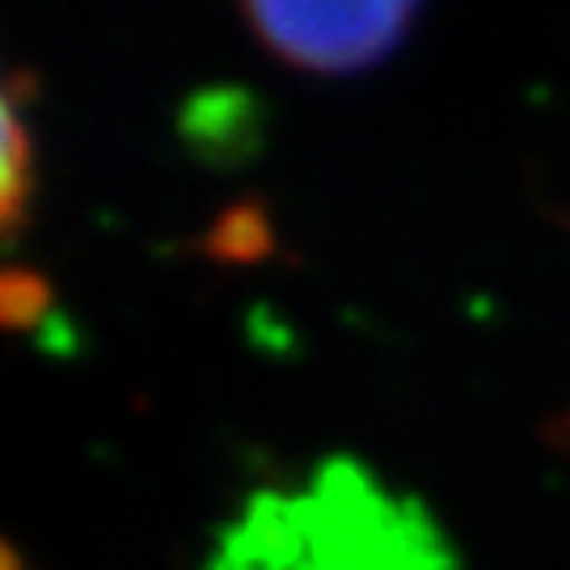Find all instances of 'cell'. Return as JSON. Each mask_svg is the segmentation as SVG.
<instances>
[{
    "instance_id": "cell-1",
    "label": "cell",
    "mask_w": 570,
    "mask_h": 570,
    "mask_svg": "<svg viewBox=\"0 0 570 570\" xmlns=\"http://www.w3.org/2000/svg\"><path fill=\"white\" fill-rule=\"evenodd\" d=\"M414 4L367 0V4H245L254 35L296 68L313 72H351L389 56L402 30L414 21Z\"/></svg>"
},
{
    "instance_id": "cell-2",
    "label": "cell",
    "mask_w": 570,
    "mask_h": 570,
    "mask_svg": "<svg viewBox=\"0 0 570 570\" xmlns=\"http://www.w3.org/2000/svg\"><path fill=\"white\" fill-rule=\"evenodd\" d=\"M21 72L9 81V98H4V228L18 233L21 207H26V190H30V131L21 122Z\"/></svg>"
}]
</instances>
